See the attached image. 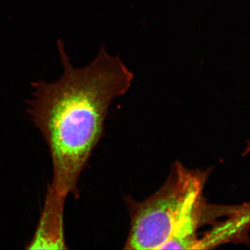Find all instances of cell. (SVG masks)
Masks as SVG:
<instances>
[{"label": "cell", "instance_id": "obj_3", "mask_svg": "<svg viewBox=\"0 0 250 250\" xmlns=\"http://www.w3.org/2000/svg\"><path fill=\"white\" fill-rule=\"evenodd\" d=\"M65 199L49 186L40 220L27 249H67L63 226Z\"/></svg>", "mask_w": 250, "mask_h": 250}, {"label": "cell", "instance_id": "obj_4", "mask_svg": "<svg viewBox=\"0 0 250 250\" xmlns=\"http://www.w3.org/2000/svg\"><path fill=\"white\" fill-rule=\"evenodd\" d=\"M250 153V139L248 140V142H247V146L246 149H245L244 152L243 153V156H246L249 154Z\"/></svg>", "mask_w": 250, "mask_h": 250}, {"label": "cell", "instance_id": "obj_1", "mask_svg": "<svg viewBox=\"0 0 250 250\" xmlns=\"http://www.w3.org/2000/svg\"><path fill=\"white\" fill-rule=\"evenodd\" d=\"M57 47L62 75L54 82L31 83L28 113L48 146L51 187L59 195L77 198L79 179L101 137L108 108L129 90L134 74L103 46L96 58L81 68L73 66L62 40Z\"/></svg>", "mask_w": 250, "mask_h": 250}, {"label": "cell", "instance_id": "obj_2", "mask_svg": "<svg viewBox=\"0 0 250 250\" xmlns=\"http://www.w3.org/2000/svg\"><path fill=\"white\" fill-rule=\"evenodd\" d=\"M207 172L176 163L166 184L155 194L131 205V226L125 249L163 250L203 202Z\"/></svg>", "mask_w": 250, "mask_h": 250}]
</instances>
